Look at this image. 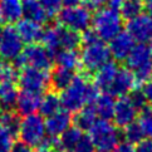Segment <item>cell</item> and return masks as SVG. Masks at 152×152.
<instances>
[{"instance_id": "obj_1", "label": "cell", "mask_w": 152, "mask_h": 152, "mask_svg": "<svg viewBox=\"0 0 152 152\" xmlns=\"http://www.w3.org/2000/svg\"><path fill=\"white\" fill-rule=\"evenodd\" d=\"M98 88L84 74L74 75L73 80L62 91L61 106L69 113H75L87 104H92L98 96Z\"/></svg>"}, {"instance_id": "obj_2", "label": "cell", "mask_w": 152, "mask_h": 152, "mask_svg": "<svg viewBox=\"0 0 152 152\" xmlns=\"http://www.w3.org/2000/svg\"><path fill=\"white\" fill-rule=\"evenodd\" d=\"M92 26L97 37L103 42H110L123 28V19L117 9L107 7L96 10L92 15Z\"/></svg>"}, {"instance_id": "obj_3", "label": "cell", "mask_w": 152, "mask_h": 152, "mask_svg": "<svg viewBox=\"0 0 152 152\" xmlns=\"http://www.w3.org/2000/svg\"><path fill=\"white\" fill-rule=\"evenodd\" d=\"M88 131L92 143L98 152H112L122 138V133L110 119H97Z\"/></svg>"}, {"instance_id": "obj_4", "label": "cell", "mask_w": 152, "mask_h": 152, "mask_svg": "<svg viewBox=\"0 0 152 152\" xmlns=\"http://www.w3.org/2000/svg\"><path fill=\"white\" fill-rule=\"evenodd\" d=\"M124 62L134 74L137 84H142L152 78V50L147 43L134 44Z\"/></svg>"}, {"instance_id": "obj_5", "label": "cell", "mask_w": 152, "mask_h": 152, "mask_svg": "<svg viewBox=\"0 0 152 152\" xmlns=\"http://www.w3.org/2000/svg\"><path fill=\"white\" fill-rule=\"evenodd\" d=\"M19 70L24 67H31L40 70L49 72L54 64V53L43 45V44H28L19 57L12 62Z\"/></svg>"}, {"instance_id": "obj_6", "label": "cell", "mask_w": 152, "mask_h": 152, "mask_svg": "<svg viewBox=\"0 0 152 152\" xmlns=\"http://www.w3.org/2000/svg\"><path fill=\"white\" fill-rule=\"evenodd\" d=\"M18 137L21 142H24L25 145L33 148L42 146L47 138L43 116L37 115V113L23 116V118L20 119Z\"/></svg>"}, {"instance_id": "obj_7", "label": "cell", "mask_w": 152, "mask_h": 152, "mask_svg": "<svg viewBox=\"0 0 152 152\" xmlns=\"http://www.w3.org/2000/svg\"><path fill=\"white\" fill-rule=\"evenodd\" d=\"M79 57L80 67H83L87 73H94L104 63L111 61V53L108 45L106 44V42L101 39L83 44Z\"/></svg>"}, {"instance_id": "obj_8", "label": "cell", "mask_w": 152, "mask_h": 152, "mask_svg": "<svg viewBox=\"0 0 152 152\" xmlns=\"http://www.w3.org/2000/svg\"><path fill=\"white\" fill-rule=\"evenodd\" d=\"M59 25L67 29L74 30L77 33H83L91 28L92 24V13L84 5L75 7H66L57 15Z\"/></svg>"}, {"instance_id": "obj_9", "label": "cell", "mask_w": 152, "mask_h": 152, "mask_svg": "<svg viewBox=\"0 0 152 152\" xmlns=\"http://www.w3.org/2000/svg\"><path fill=\"white\" fill-rule=\"evenodd\" d=\"M18 83L21 91L35 92L42 94L49 87V72L31 67H24L19 70Z\"/></svg>"}, {"instance_id": "obj_10", "label": "cell", "mask_w": 152, "mask_h": 152, "mask_svg": "<svg viewBox=\"0 0 152 152\" xmlns=\"http://www.w3.org/2000/svg\"><path fill=\"white\" fill-rule=\"evenodd\" d=\"M24 49V43L15 26L7 25L0 34V58L4 62H14Z\"/></svg>"}, {"instance_id": "obj_11", "label": "cell", "mask_w": 152, "mask_h": 152, "mask_svg": "<svg viewBox=\"0 0 152 152\" xmlns=\"http://www.w3.org/2000/svg\"><path fill=\"white\" fill-rule=\"evenodd\" d=\"M127 33L134 42L148 43L152 40V10L150 13H142L133 19L127 20Z\"/></svg>"}, {"instance_id": "obj_12", "label": "cell", "mask_w": 152, "mask_h": 152, "mask_svg": "<svg viewBox=\"0 0 152 152\" xmlns=\"http://www.w3.org/2000/svg\"><path fill=\"white\" fill-rule=\"evenodd\" d=\"M137 80L132 70L126 68H118L117 74L108 89V93L113 97H126L136 88Z\"/></svg>"}, {"instance_id": "obj_13", "label": "cell", "mask_w": 152, "mask_h": 152, "mask_svg": "<svg viewBox=\"0 0 152 152\" xmlns=\"http://www.w3.org/2000/svg\"><path fill=\"white\" fill-rule=\"evenodd\" d=\"M134 44V39L126 30L119 31L116 37H113L110 40V44H108L111 58L115 59V62H124Z\"/></svg>"}, {"instance_id": "obj_14", "label": "cell", "mask_w": 152, "mask_h": 152, "mask_svg": "<svg viewBox=\"0 0 152 152\" xmlns=\"http://www.w3.org/2000/svg\"><path fill=\"white\" fill-rule=\"evenodd\" d=\"M44 124L47 137L58 138L67 128L72 126V116L68 111L61 108L58 112L47 117V119H44Z\"/></svg>"}, {"instance_id": "obj_15", "label": "cell", "mask_w": 152, "mask_h": 152, "mask_svg": "<svg viewBox=\"0 0 152 152\" xmlns=\"http://www.w3.org/2000/svg\"><path fill=\"white\" fill-rule=\"evenodd\" d=\"M138 111L133 107L128 97H119V99L116 101L115 110H113L112 119L117 127H124L127 124L136 121Z\"/></svg>"}, {"instance_id": "obj_16", "label": "cell", "mask_w": 152, "mask_h": 152, "mask_svg": "<svg viewBox=\"0 0 152 152\" xmlns=\"http://www.w3.org/2000/svg\"><path fill=\"white\" fill-rule=\"evenodd\" d=\"M42 94L29 91H20L15 103V110L19 116H28L37 113L39 110Z\"/></svg>"}, {"instance_id": "obj_17", "label": "cell", "mask_w": 152, "mask_h": 152, "mask_svg": "<svg viewBox=\"0 0 152 152\" xmlns=\"http://www.w3.org/2000/svg\"><path fill=\"white\" fill-rule=\"evenodd\" d=\"M117 70H118L117 62L108 61L107 63H104L102 67H99L94 72L93 84L98 88V91L108 92L113 79H115L116 74H117Z\"/></svg>"}, {"instance_id": "obj_18", "label": "cell", "mask_w": 152, "mask_h": 152, "mask_svg": "<svg viewBox=\"0 0 152 152\" xmlns=\"http://www.w3.org/2000/svg\"><path fill=\"white\" fill-rule=\"evenodd\" d=\"M15 29H17L23 43H26V44H34V43L39 42L43 33V26L40 24L24 18L17 23Z\"/></svg>"}, {"instance_id": "obj_19", "label": "cell", "mask_w": 152, "mask_h": 152, "mask_svg": "<svg viewBox=\"0 0 152 152\" xmlns=\"http://www.w3.org/2000/svg\"><path fill=\"white\" fill-rule=\"evenodd\" d=\"M21 9L24 19L31 20L40 25L45 24L49 19L39 0H21Z\"/></svg>"}, {"instance_id": "obj_20", "label": "cell", "mask_w": 152, "mask_h": 152, "mask_svg": "<svg viewBox=\"0 0 152 152\" xmlns=\"http://www.w3.org/2000/svg\"><path fill=\"white\" fill-rule=\"evenodd\" d=\"M0 18L3 23H18L23 18L21 0H0Z\"/></svg>"}, {"instance_id": "obj_21", "label": "cell", "mask_w": 152, "mask_h": 152, "mask_svg": "<svg viewBox=\"0 0 152 152\" xmlns=\"http://www.w3.org/2000/svg\"><path fill=\"white\" fill-rule=\"evenodd\" d=\"M19 91L15 83H0V112H8L15 110Z\"/></svg>"}, {"instance_id": "obj_22", "label": "cell", "mask_w": 152, "mask_h": 152, "mask_svg": "<svg viewBox=\"0 0 152 152\" xmlns=\"http://www.w3.org/2000/svg\"><path fill=\"white\" fill-rule=\"evenodd\" d=\"M115 104V97L108 92H102V94L97 96V98L93 102V108L97 113V117L102 119H112Z\"/></svg>"}, {"instance_id": "obj_23", "label": "cell", "mask_w": 152, "mask_h": 152, "mask_svg": "<svg viewBox=\"0 0 152 152\" xmlns=\"http://www.w3.org/2000/svg\"><path fill=\"white\" fill-rule=\"evenodd\" d=\"M54 63L58 67L75 70L80 67V57L77 49H59L54 53Z\"/></svg>"}, {"instance_id": "obj_24", "label": "cell", "mask_w": 152, "mask_h": 152, "mask_svg": "<svg viewBox=\"0 0 152 152\" xmlns=\"http://www.w3.org/2000/svg\"><path fill=\"white\" fill-rule=\"evenodd\" d=\"M74 75V70L57 67L52 73H49V86H52L53 91L62 92L70 84Z\"/></svg>"}, {"instance_id": "obj_25", "label": "cell", "mask_w": 152, "mask_h": 152, "mask_svg": "<svg viewBox=\"0 0 152 152\" xmlns=\"http://www.w3.org/2000/svg\"><path fill=\"white\" fill-rule=\"evenodd\" d=\"M97 113L92 104H87L79 111L75 112L74 118H72V122L74 123V127H77L80 131H88L97 121Z\"/></svg>"}, {"instance_id": "obj_26", "label": "cell", "mask_w": 152, "mask_h": 152, "mask_svg": "<svg viewBox=\"0 0 152 152\" xmlns=\"http://www.w3.org/2000/svg\"><path fill=\"white\" fill-rule=\"evenodd\" d=\"M82 134L83 131H80L77 127L70 126L57 138L56 148L61 150L62 152H72L73 147L78 142V140L82 137Z\"/></svg>"}, {"instance_id": "obj_27", "label": "cell", "mask_w": 152, "mask_h": 152, "mask_svg": "<svg viewBox=\"0 0 152 152\" xmlns=\"http://www.w3.org/2000/svg\"><path fill=\"white\" fill-rule=\"evenodd\" d=\"M62 108L61 106V98L56 91H49L44 93L40 98V103H39V111L40 116L43 117H49L53 113L58 112Z\"/></svg>"}, {"instance_id": "obj_28", "label": "cell", "mask_w": 152, "mask_h": 152, "mask_svg": "<svg viewBox=\"0 0 152 152\" xmlns=\"http://www.w3.org/2000/svg\"><path fill=\"white\" fill-rule=\"evenodd\" d=\"M59 31V49H78L82 45L80 33L67 29L58 24Z\"/></svg>"}, {"instance_id": "obj_29", "label": "cell", "mask_w": 152, "mask_h": 152, "mask_svg": "<svg viewBox=\"0 0 152 152\" xmlns=\"http://www.w3.org/2000/svg\"><path fill=\"white\" fill-rule=\"evenodd\" d=\"M145 10V4L142 0H123L119 5V14L123 20H129L142 14Z\"/></svg>"}, {"instance_id": "obj_30", "label": "cell", "mask_w": 152, "mask_h": 152, "mask_svg": "<svg viewBox=\"0 0 152 152\" xmlns=\"http://www.w3.org/2000/svg\"><path fill=\"white\" fill-rule=\"evenodd\" d=\"M40 42L43 43L47 49L56 53L59 50V31L58 25H49L45 29H43Z\"/></svg>"}, {"instance_id": "obj_31", "label": "cell", "mask_w": 152, "mask_h": 152, "mask_svg": "<svg viewBox=\"0 0 152 152\" xmlns=\"http://www.w3.org/2000/svg\"><path fill=\"white\" fill-rule=\"evenodd\" d=\"M20 116L15 111H8V112H1L0 115V124L7 129V131L13 136L17 137L19 126H20Z\"/></svg>"}, {"instance_id": "obj_32", "label": "cell", "mask_w": 152, "mask_h": 152, "mask_svg": "<svg viewBox=\"0 0 152 152\" xmlns=\"http://www.w3.org/2000/svg\"><path fill=\"white\" fill-rule=\"evenodd\" d=\"M122 133V137L124 138V141L131 145H134V143H138L141 140L145 138V133L142 131V128L140 127L138 122H132L127 124V126L123 127V132Z\"/></svg>"}, {"instance_id": "obj_33", "label": "cell", "mask_w": 152, "mask_h": 152, "mask_svg": "<svg viewBox=\"0 0 152 152\" xmlns=\"http://www.w3.org/2000/svg\"><path fill=\"white\" fill-rule=\"evenodd\" d=\"M19 77V69L10 62L0 63V83H17Z\"/></svg>"}, {"instance_id": "obj_34", "label": "cell", "mask_w": 152, "mask_h": 152, "mask_svg": "<svg viewBox=\"0 0 152 152\" xmlns=\"http://www.w3.org/2000/svg\"><path fill=\"white\" fill-rule=\"evenodd\" d=\"M138 116V124L142 128V131L145 133V137L152 138V110H150L148 107H146L145 110L140 111Z\"/></svg>"}, {"instance_id": "obj_35", "label": "cell", "mask_w": 152, "mask_h": 152, "mask_svg": "<svg viewBox=\"0 0 152 152\" xmlns=\"http://www.w3.org/2000/svg\"><path fill=\"white\" fill-rule=\"evenodd\" d=\"M42 7L44 8L45 13L48 15V18H54L57 17L58 13L62 10V0H39Z\"/></svg>"}, {"instance_id": "obj_36", "label": "cell", "mask_w": 152, "mask_h": 152, "mask_svg": "<svg viewBox=\"0 0 152 152\" xmlns=\"http://www.w3.org/2000/svg\"><path fill=\"white\" fill-rule=\"evenodd\" d=\"M14 138L1 124H0V152H10L13 145Z\"/></svg>"}, {"instance_id": "obj_37", "label": "cell", "mask_w": 152, "mask_h": 152, "mask_svg": "<svg viewBox=\"0 0 152 152\" xmlns=\"http://www.w3.org/2000/svg\"><path fill=\"white\" fill-rule=\"evenodd\" d=\"M127 97L137 111H142L147 107V102H146L145 96L142 92H141V89H133Z\"/></svg>"}, {"instance_id": "obj_38", "label": "cell", "mask_w": 152, "mask_h": 152, "mask_svg": "<svg viewBox=\"0 0 152 152\" xmlns=\"http://www.w3.org/2000/svg\"><path fill=\"white\" fill-rule=\"evenodd\" d=\"M72 152H96V148L92 141L89 138V136L87 134H82V137L78 140V142L75 143V146L73 147Z\"/></svg>"}, {"instance_id": "obj_39", "label": "cell", "mask_w": 152, "mask_h": 152, "mask_svg": "<svg viewBox=\"0 0 152 152\" xmlns=\"http://www.w3.org/2000/svg\"><path fill=\"white\" fill-rule=\"evenodd\" d=\"M134 152H152V138H142L134 147Z\"/></svg>"}, {"instance_id": "obj_40", "label": "cell", "mask_w": 152, "mask_h": 152, "mask_svg": "<svg viewBox=\"0 0 152 152\" xmlns=\"http://www.w3.org/2000/svg\"><path fill=\"white\" fill-rule=\"evenodd\" d=\"M141 92L145 96V99L147 102V104L152 106V78L146 80L145 83H142V88H141Z\"/></svg>"}, {"instance_id": "obj_41", "label": "cell", "mask_w": 152, "mask_h": 152, "mask_svg": "<svg viewBox=\"0 0 152 152\" xmlns=\"http://www.w3.org/2000/svg\"><path fill=\"white\" fill-rule=\"evenodd\" d=\"M10 152H34V150H33V147L25 145L24 142H21V141H18V142H14Z\"/></svg>"}, {"instance_id": "obj_42", "label": "cell", "mask_w": 152, "mask_h": 152, "mask_svg": "<svg viewBox=\"0 0 152 152\" xmlns=\"http://www.w3.org/2000/svg\"><path fill=\"white\" fill-rule=\"evenodd\" d=\"M84 7H87L89 10H98L99 8H103V5L107 4L106 0H83Z\"/></svg>"}, {"instance_id": "obj_43", "label": "cell", "mask_w": 152, "mask_h": 152, "mask_svg": "<svg viewBox=\"0 0 152 152\" xmlns=\"http://www.w3.org/2000/svg\"><path fill=\"white\" fill-rule=\"evenodd\" d=\"M112 152H134V147H133V145L124 141V142H119Z\"/></svg>"}, {"instance_id": "obj_44", "label": "cell", "mask_w": 152, "mask_h": 152, "mask_svg": "<svg viewBox=\"0 0 152 152\" xmlns=\"http://www.w3.org/2000/svg\"><path fill=\"white\" fill-rule=\"evenodd\" d=\"M37 152H62L61 150H58L53 146H49V145H42L38 147V151Z\"/></svg>"}, {"instance_id": "obj_45", "label": "cell", "mask_w": 152, "mask_h": 152, "mask_svg": "<svg viewBox=\"0 0 152 152\" xmlns=\"http://www.w3.org/2000/svg\"><path fill=\"white\" fill-rule=\"evenodd\" d=\"M82 0H62V4L64 7H75V5H79Z\"/></svg>"}, {"instance_id": "obj_46", "label": "cell", "mask_w": 152, "mask_h": 152, "mask_svg": "<svg viewBox=\"0 0 152 152\" xmlns=\"http://www.w3.org/2000/svg\"><path fill=\"white\" fill-rule=\"evenodd\" d=\"M106 1H107V4H108V7L117 9V8H119V5L122 4L123 0H106Z\"/></svg>"}, {"instance_id": "obj_47", "label": "cell", "mask_w": 152, "mask_h": 152, "mask_svg": "<svg viewBox=\"0 0 152 152\" xmlns=\"http://www.w3.org/2000/svg\"><path fill=\"white\" fill-rule=\"evenodd\" d=\"M142 1L150 10H152V0H142Z\"/></svg>"}, {"instance_id": "obj_48", "label": "cell", "mask_w": 152, "mask_h": 152, "mask_svg": "<svg viewBox=\"0 0 152 152\" xmlns=\"http://www.w3.org/2000/svg\"><path fill=\"white\" fill-rule=\"evenodd\" d=\"M150 47H151V50H152V40H151V45Z\"/></svg>"}, {"instance_id": "obj_49", "label": "cell", "mask_w": 152, "mask_h": 152, "mask_svg": "<svg viewBox=\"0 0 152 152\" xmlns=\"http://www.w3.org/2000/svg\"><path fill=\"white\" fill-rule=\"evenodd\" d=\"M1 62H3V59H1V58H0V63H1Z\"/></svg>"}]
</instances>
